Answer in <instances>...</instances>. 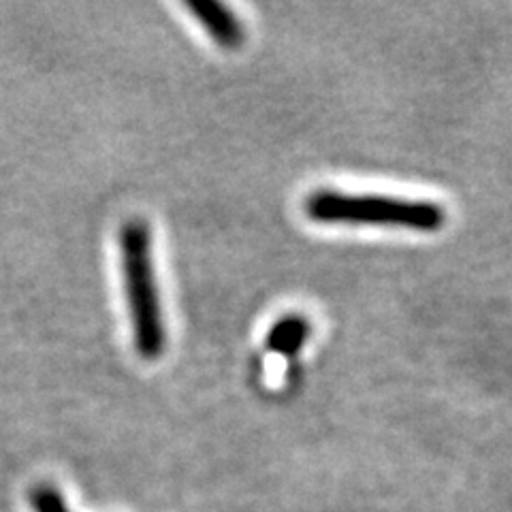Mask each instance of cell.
<instances>
[{"mask_svg": "<svg viewBox=\"0 0 512 512\" xmlns=\"http://www.w3.org/2000/svg\"><path fill=\"white\" fill-rule=\"evenodd\" d=\"M120 254L135 350L141 359L156 361L165 352L167 329L152 256V231L146 220L133 218L124 224Z\"/></svg>", "mask_w": 512, "mask_h": 512, "instance_id": "cell-1", "label": "cell"}, {"mask_svg": "<svg viewBox=\"0 0 512 512\" xmlns=\"http://www.w3.org/2000/svg\"><path fill=\"white\" fill-rule=\"evenodd\" d=\"M306 216L325 224H370V227L438 233L446 224V210L436 201L387 195H350L320 188L303 201Z\"/></svg>", "mask_w": 512, "mask_h": 512, "instance_id": "cell-2", "label": "cell"}, {"mask_svg": "<svg viewBox=\"0 0 512 512\" xmlns=\"http://www.w3.org/2000/svg\"><path fill=\"white\" fill-rule=\"evenodd\" d=\"M186 7L218 47L237 50L244 45L246 28L227 5L218 0H186Z\"/></svg>", "mask_w": 512, "mask_h": 512, "instance_id": "cell-3", "label": "cell"}, {"mask_svg": "<svg viewBox=\"0 0 512 512\" xmlns=\"http://www.w3.org/2000/svg\"><path fill=\"white\" fill-rule=\"evenodd\" d=\"M312 335V325L306 316L301 314H286L278 318L271 329L267 331L265 348L274 355L295 357L297 352L306 346Z\"/></svg>", "mask_w": 512, "mask_h": 512, "instance_id": "cell-4", "label": "cell"}, {"mask_svg": "<svg viewBox=\"0 0 512 512\" xmlns=\"http://www.w3.org/2000/svg\"><path fill=\"white\" fill-rule=\"evenodd\" d=\"M30 506L35 512H71L60 491L52 485H39L32 489Z\"/></svg>", "mask_w": 512, "mask_h": 512, "instance_id": "cell-5", "label": "cell"}]
</instances>
